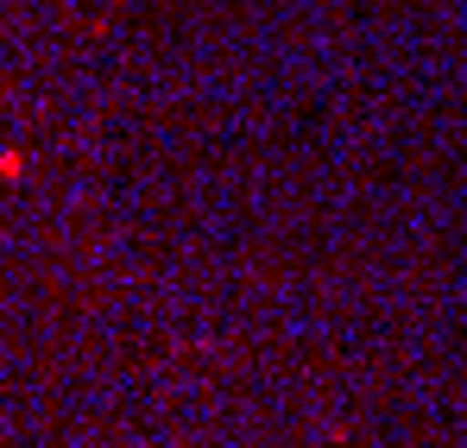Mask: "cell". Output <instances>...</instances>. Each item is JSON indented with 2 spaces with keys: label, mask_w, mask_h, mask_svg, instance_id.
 <instances>
[{
  "label": "cell",
  "mask_w": 467,
  "mask_h": 448,
  "mask_svg": "<svg viewBox=\"0 0 467 448\" xmlns=\"http://www.w3.org/2000/svg\"><path fill=\"white\" fill-rule=\"evenodd\" d=\"M0 177H26V151H0Z\"/></svg>",
  "instance_id": "1"
}]
</instances>
